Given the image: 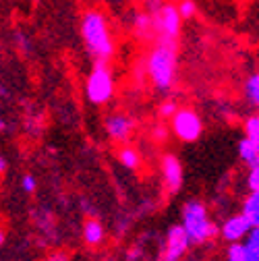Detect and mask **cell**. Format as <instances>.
Wrapping results in <instances>:
<instances>
[{
  "label": "cell",
  "mask_w": 259,
  "mask_h": 261,
  "mask_svg": "<svg viewBox=\"0 0 259 261\" xmlns=\"http://www.w3.org/2000/svg\"><path fill=\"white\" fill-rule=\"evenodd\" d=\"M143 259H145V251H143L141 243L133 245L131 249L126 251V261H143Z\"/></svg>",
  "instance_id": "cell-25"
},
{
  "label": "cell",
  "mask_w": 259,
  "mask_h": 261,
  "mask_svg": "<svg viewBox=\"0 0 259 261\" xmlns=\"http://www.w3.org/2000/svg\"><path fill=\"white\" fill-rule=\"evenodd\" d=\"M81 207H85V210H87V214H93V207H91V203H89L87 199H83V201H81Z\"/></svg>",
  "instance_id": "cell-30"
},
{
  "label": "cell",
  "mask_w": 259,
  "mask_h": 261,
  "mask_svg": "<svg viewBox=\"0 0 259 261\" xmlns=\"http://www.w3.org/2000/svg\"><path fill=\"white\" fill-rule=\"evenodd\" d=\"M151 27H153L156 38L178 40L180 29H183V19L176 11V5H170V3L156 5L151 13Z\"/></svg>",
  "instance_id": "cell-6"
},
{
  "label": "cell",
  "mask_w": 259,
  "mask_h": 261,
  "mask_svg": "<svg viewBox=\"0 0 259 261\" xmlns=\"http://www.w3.org/2000/svg\"><path fill=\"white\" fill-rule=\"evenodd\" d=\"M116 95V79L110 62L95 60L93 69L85 79V97L93 106H106Z\"/></svg>",
  "instance_id": "cell-4"
},
{
  "label": "cell",
  "mask_w": 259,
  "mask_h": 261,
  "mask_svg": "<svg viewBox=\"0 0 259 261\" xmlns=\"http://www.w3.org/2000/svg\"><path fill=\"white\" fill-rule=\"evenodd\" d=\"M145 3H147L149 7H156V5H160V3H164V0H145Z\"/></svg>",
  "instance_id": "cell-32"
},
{
  "label": "cell",
  "mask_w": 259,
  "mask_h": 261,
  "mask_svg": "<svg viewBox=\"0 0 259 261\" xmlns=\"http://www.w3.org/2000/svg\"><path fill=\"white\" fill-rule=\"evenodd\" d=\"M36 189H38V180H36L34 174H23L21 176V191L23 193L31 195V193H36Z\"/></svg>",
  "instance_id": "cell-24"
},
{
  "label": "cell",
  "mask_w": 259,
  "mask_h": 261,
  "mask_svg": "<svg viewBox=\"0 0 259 261\" xmlns=\"http://www.w3.org/2000/svg\"><path fill=\"white\" fill-rule=\"evenodd\" d=\"M180 226L191 245H205L218 237V226L201 199H189L180 210Z\"/></svg>",
  "instance_id": "cell-3"
},
{
  "label": "cell",
  "mask_w": 259,
  "mask_h": 261,
  "mask_svg": "<svg viewBox=\"0 0 259 261\" xmlns=\"http://www.w3.org/2000/svg\"><path fill=\"white\" fill-rule=\"evenodd\" d=\"M131 29H133V36L139 38V40H149L153 38V27H151V13H135L133 15V23H131Z\"/></svg>",
  "instance_id": "cell-13"
},
{
  "label": "cell",
  "mask_w": 259,
  "mask_h": 261,
  "mask_svg": "<svg viewBox=\"0 0 259 261\" xmlns=\"http://www.w3.org/2000/svg\"><path fill=\"white\" fill-rule=\"evenodd\" d=\"M243 130H245V137L259 141V116L257 114H249L243 122Z\"/></svg>",
  "instance_id": "cell-19"
},
{
  "label": "cell",
  "mask_w": 259,
  "mask_h": 261,
  "mask_svg": "<svg viewBox=\"0 0 259 261\" xmlns=\"http://www.w3.org/2000/svg\"><path fill=\"white\" fill-rule=\"evenodd\" d=\"M44 261H71V255L62 249H56V251H50Z\"/></svg>",
  "instance_id": "cell-27"
},
{
  "label": "cell",
  "mask_w": 259,
  "mask_h": 261,
  "mask_svg": "<svg viewBox=\"0 0 259 261\" xmlns=\"http://www.w3.org/2000/svg\"><path fill=\"white\" fill-rule=\"evenodd\" d=\"M251 224L247 222V218L239 212V214H232L226 218L220 226H218V234L226 241V243H237V241H243L247 237V232L251 230Z\"/></svg>",
  "instance_id": "cell-10"
},
{
  "label": "cell",
  "mask_w": 259,
  "mask_h": 261,
  "mask_svg": "<svg viewBox=\"0 0 259 261\" xmlns=\"http://www.w3.org/2000/svg\"><path fill=\"white\" fill-rule=\"evenodd\" d=\"M143 69L158 91L168 93L174 87L178 73V40L158 38L143 60Z\"/></svg>",
  "instance_id": "cell-2"
},
{
  "label": "cell",
  "mask_w": 259,
  "mask_h": 261,
  "mask_svg": "<svg viewBox=\"0 0 259 261\" xmlns=\"http://www.w3.org/2000/svg\"><path fill=\"white\" fill-rule=\"evenodd\" d=\"M241 214L247 218V222L251 226H259V193L247 195L243 201V207H241Z\"/></svg>",
  "instance_id": "cell-15"
},
{
  "label": "cell",
  "mask_w": 259,
  "mask_h": 261,
  "mask_svg": "<svg viewBox=\"0 0 259 261\" xmlns=\"http://www.w3.org/2000/svg\"><path fill=\"white\" fill-rule=\"evenodd\" d=\"M15 44L19 46V50L23 52H29V46H31V40L25 31H15Z\"/></svg>",
  "instance_id": "cell-26"
},
{
  "label": "cell",
  "mask_w": 259,
  "mask_h": 261,
  "mask_svg": "<svg viewBox=\"0 0 259 261\" xmlns=\"http://www.w3.org/2000/svg\"><path fill=\"white\" fill-rule=\"evenodd\" d=\"M7 170H9V160H7V155L0 153V174H5Z\"/></svg>",
  "instance_id": "cell-28"
},
{
  "label": "cell",
  "mask_w": 259,
  "mask_h": 261,
  "mask_svg": "<svg viewBox=\"0 0 259 261\" xmlns=\"http://www.w3.org/2000/svg\"><path fill=\"white\" fill-rule=\"evenodd\" d=\"M0 133H11V124L5 118H0Z\"/></svg>",
  "instance_id": "cell-29"
},
{
  "label": "cell",
  "mask_w": 259,
  "mask_h": 261,
  "mask_svg": "<svg viewBox=\"0 0 259 261\" xmlns=\"http://www.w3.org/2000/svg\"><path fill=\"white\" fill-rule=\"evenodd\" d=\"M29 3H31V0H29Z\"/></svg>",
  "instance_id": "cell-34"
},
{
  "label": "cell",
  "mask_w": 259,
  "mask_h": 261,
  "mask_svg": "<svg viewBox=\"0 0 259 261\" xmlns=\"http://www.w3.org/2000/svg\"><path fill=\"white\" fill-rule=\"evenodd\" d=\"M247 189H249V193H259V164L257 166H249Z\"/></svg>",
  "instance_id": "cell-21"
},
{
  "label": "cell",
  "mask_w": 259,
  "mask_h": 261,
  "mask_svg": "<svg viewBox=\"0 0 259 261\" xmlns=\"http://www.w3.org/2000/svg\"><path fill=\"white\" fill-rule=\"evenodd\" d=\"M191 249V243L183 230L180 224H172L168 230H166V239L162 243V249H160V261H180L187 257Z\"/></svg>",
  "instance_id": "cell-7"
},
{
  "label": "cell",
  "mask_w": 259,
  "mask_h": 261,
  "mask_svg": "<svg viewBox=\"0 0 259 261\" xmlns=\"http://www.w3.org/2000/svg\"><path fill=\"white\" fill-rule=\"evenodd\" d=\"M243 245L247 249L249 261H259V226H253L243 239Z\"/></svg>",
  "instance_id": "cell-17"
},
{
  "label": "cell",
  "mask_w": 259,
  "mask_h": 261,
  "mask_svg": "<svg viewBox=\"0 0 259 261\" xmlns=\"http://www.w3.org/2000/svg\"><path fill=\"white\" fill-rule=\"evenodd\" d=\"M158 261H160V259H158ZM180 261H183V259H180Z\"/></svg>",
  "instance_id": "cell-33"
},
{
  "label": "cell",
  "mask_w": 259,
  "mask_h": 261,
  "mask_svg": "<svg viewBox=\"0 0 259 261\" xmlns=\"http://www.w3.org/2000/svg\"><path fill=\"white\" fill-rule=\"evenodd\" d=\"M116 158H118V164L122 166V168H126V170H131V172H137L139 168H141V153L135 149V147H131V145H122V147H118V151H116Z\"/></svg>",
  "instance_id": "cell-12"
},
{
  "label": "cell",
  "mask_w": 259,
  "mask_h": 261,
  "mask_svg": "<svg viewBox=\"0 0 259 261\" xmlns=\"http://www.w3.org/2000/svg\"><path fill=\"white\" fill-rule=\"evenodd\" d=\"M168 135H170V128H168L166 124H156V126H151V139H153L156 143H164V141L168 139Z\"/></svg>",
  "instance_id": "cell-23"
},
{
  "label": "cell",
  "mask_w": 259,
  "mask_h": 261,
  "mask_svg": "<svg viewBox=\"0 0 259 261\" xmlns=\"http://www.w3.org/2000/svg\"><path fill=\"white\" fill-rule=\"evenodd\" d=\"M176 108H178V104H176L174 100H164V102L158 106V116L166 120V118H170V116L176 112Z\"/></svg>",
  "instance_id": "cell-22"
},
{
  "label": "cell",
  "mask_w": 259,
  "mask_h": 261,
  "mask_svg": "<svg viewBox=\"0 0 259 261\" xmlns=\"http://www.w3.org/2000/svg\"><path fill=\"white\" fill-rule=\"evenodd\" d=\"M160 174H162V187H164L168 195H176L183 189L185 170H183V162L174 153H164L160 158Z\"/></svg>",
  "instance_id": "cell-8"
},
{
  "label": "cell",
  "mask_w": 259,
  "mask_h": 261,
  "mask_svg": "<svg viewBox=\"0 0 259 261\" xmlns=\"http://www.w3.org/2000/svg\"><path fill=\"white\" fill-rule=\"evenodd\" d=\"M172 135L180 143H195L203 135V118L195 108H176V112L168 118Z\"/></svg>",
  "instance_id": "cell-5"
},
{
  "label": "cell",
  "mask_w": 259,
  "mask_h": 261,
  "mask_svg": "<svg viewBox=\"0 0 259 261\" xmlns=\"http://www.w3.org/2000/svg\"><path fill=\"white\" fill-rule=\"evenodd\" d=\"M243 95H245V100L253 108H257V104H259V75L257 73H251L245 79V83H243Z\"/></svg>",
  "instance_id": "cell-16"
},
{
  "label": "cell",
  "mask_w": 259,
  "mask_h": 261,
  "mask_svg": "<svg viewBox=\"0 0 259 261\" xmlns=\"http://www.w3.org/2000/svg\"><path fill=\"white\" fill-rule=\"evenodd\" d=\"M239 158L247 166H257L259 164V141L243 137L239 141Z\"/></svg>",
  "instance_id": "cell-14"
},
{
  "label": "cell",
  "mask_w": 259,
  "mask_h": 261,
  "mask_svg": "<svg viewBox=\"0 0 259 261\" xmlns=\"http://www.w3.org/2000/svg\"><path fill=\"white\" fill-rule=\"evenodd\" d=\"M81 237H83V243H85L87 247H100V245L106 241V228H104V224H102L98 218L89 216V218L83 222Z\"/></svg>",
  "instance_id": "cell-11"
},
{
  "label": "cell",
  "mask_w": 259,
  "mask_h": 261,
  "mask_svg": "<svg viewBox=\"0 0 259 261\" xmlns=\"http://www.w3.org/2000/svg\"><path fill=\"white\" fill-rule=\"evenodd\" d=\"M5 241H7V234H5V230H3V228H0V247L5 245Z\"/></svg>",
  "instance_id": "cell-31"
},
{
  "label": "cell",
  "mask_w": 259,
  "mask_h": 261,
  "mask_svg": "<svg viewBox=\"0 0 259 261\" xmlns=\"http://www.w3.org/2000/svg\"><path fill=\"white\" fill-rule=\"evenodd\" d=\"M104 130H106V135H108L110 141H114V143H126L128 139L135 135L137 120L131 114H126V112H114V114L106 116Z\"/></svg>",
  "instance_id": "cell-9"
},
{
  "label": "cell",
  "mask_w": 259,
  "mask_h": 261,
  "mask_svg": "<svg viewBox=\"0 0 259 261\" xmlns=\"http://www.w3.org/2000/svg\"><path fill=\"white\" fill-rule=\"evenodd\" d=\"M176 11H178V15H180L183 21L193 19V17L197 15V3H195V0H178V3H176Z\"/></svg>",
  "instance_id": "cell-20"
},
{
  "label": "cell",
  "mask_w": 259,
  "mask_h": 261,
  "mask_svg": "<svg viewBox=\"0 0 259 261\" xmlns=\"http://www.w3.org/2000/svg\"><path fill=\"white\" fill-rule=\"evenodd\" d=\"M226 261H249V255H247V249H245L243 241L228 243V249H226Z\"/></svg>",
  "instance_id": "cell-18"
},
{
  "label": "cell",
  "mask_w": 259,
  "mask_h": 261,
  "mask_svg": "<svg viewBox=\"0 0 259 261\" xmlns=\"http://www.w3.org/2000/svg\"><path fill=\"white\" fill-rule=\"evenodd\" d=\"M79 36L93 60L110 62L116 54V40L112 34V25L100 9H87L79 19Z\"/></svg>",
  "instance_id": "cell-1"
}]
</instances>
